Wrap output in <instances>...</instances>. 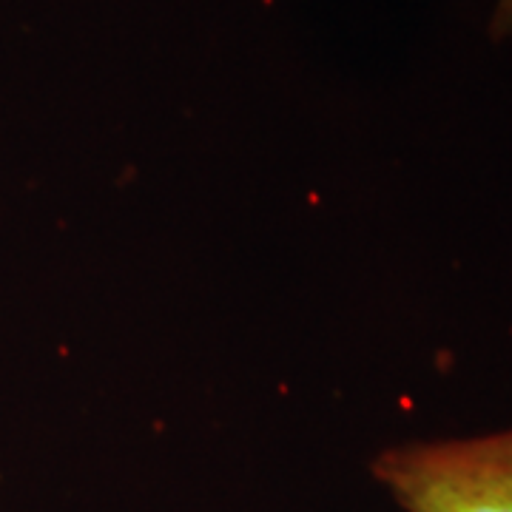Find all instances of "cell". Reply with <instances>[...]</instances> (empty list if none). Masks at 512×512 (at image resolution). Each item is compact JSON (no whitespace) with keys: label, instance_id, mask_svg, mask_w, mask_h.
I'll list each match as a JSON object with an SVG mask.
<instances>
[{"label":"cell","instance_id":"obj_1","mask_svg":"<svg viewBox=\"0 0 512 512\" xmlns=\"http://www.w3.org/2000/svg\"><path fill=\"white\" fill-rule=\"evenodd\" d=\"M370 476L404 512H512V427L387 447Z\"/></svg>","mask_w":512,"mask_h":512},{"label":"cell","instance_id":"obj_2","mask_svg":"<svg viewBox=\"0 0 512 512\" xmlns=\"http://www.w3.org/2000/svg\"><path fill=\"white\" fill-rule=\"evenodd\" d=\"M490 35L512 37V0H498L495 3L493 18H490Z\"/></svg>","mask_w":512,"mask_h":512}]
</instances>
